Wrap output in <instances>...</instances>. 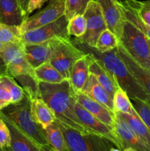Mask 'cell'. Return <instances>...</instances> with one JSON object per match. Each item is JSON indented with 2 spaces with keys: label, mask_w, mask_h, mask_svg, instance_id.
<instances>
[{
  "label": "cell",
  "mask_w": 150,
  "mask_h": 151,
  "mask_svg": "<svg viewBox=\"0 0 150 151\" xmlns=\"http://www.w3.org/2000/svg\"><path fill=\"white\" fill-rule=\"evenodd\" d=\"M136 8L141 19L150 27V0L146 1H137Z\"/></svg>",
  "instance_id": "e575fe53"
},
{
  "label": "cell",
  "mask_w": 150,
  "mask_h": 151,
  "mask_svg": "<svg viewBox=\"0 0 150 151\" xmlns=\"http://www.w3.org/2000/svg\"><path fill=\"white\" fill-rule=\"evenodd\" d=\"M3 74H0V111L12 103V97L3 79Z\"/></svg>",
  "instance_id": "836d02e7"
},
{
  "label": "cell",
  "mask_w": 150,
  "mask_h": 151,
  "mask_svg": "<svg viewBox=\"0 0 150 151\" xmlns=\"http://www.w3.org/2000/svg\"><path fill=\"white\" fill-rule=\"evenodd\" d=\"M68 22L66 16H63L51 23L24 32L21 35V40L27 44H40L54 38H70L67 29Z\"/></svg>",
  "instance_id": "ba28073f"
},
{
  "label": "cell",
  "mask_w": 150,
  "mask_h": 151,
  "mask_svg": "<svg viewBox=\"0 0 150 151\" xmlns=\"http://www.w3.org/2000/svg\"><path fill=\"white\" fill-rule=\"evenodd\" d=\"M137 0H133L132 2H126L120 5L123 10L126 21L129 22L137 29L143 32L149 39H150V27L141 19L136 8Z\"/></svg>",
  "instance_id": "603a6c76"
},
{
  "label": "cell",
  "mask_w": 150,
  "mask_h": 151,
  "mask_svg": "<svg viewBox=\"0 0 150 151\" xmlns=\"http://www.w3.org/2000/svg\"><path fill=\"white\" fill-rule=\"evenodd\" d=\"M39 97L49 106L57 119L73 129L88 133L75 114V91L69 80L54 84L39 82Z\"/></svg>",
  "instance_id": "7a4b0ae2"
},
{
  "label": "cell",
  "mask_w": 150,
  "mask_h": 151,
  "mask_svg": "<svg viewBox=\"0 0 150 151\" xmlns=\"http://www.w3.org/2000/svg\"><path fill=\"white\" fill-rule=\"evenodd\" d=\"M20 28L19 26L6 24L0 23V42L2 44L9 43L18 42L21 40Z\"/></svg>",
  "instance_id": "f546056e"
},
{
  "label": "cell",
  "mask_w": 150,
  "mask_h": 151,
  "mask_svg": "<svg viewBox=\"0 0 150 151\" xmlns=\"http://www.w3.org/2000/svg\"><path fill=\"white\" fill-rule=\"evenodd\" d=\"M100 4L107 29L113 32L120 40L126 19L120 3L116 0H96Z\"/></svg>",
  "instance_id": "8fae6325"
},
{
  "label": "cell",
  "mask_w": 150,
  "mask_h": 151,
  "mask_svg": "<svg viewBox=\"0 0 150 151\" xmlns=\"http://www.w3.org/2000/svg\"><path fill=\"white\" fill-rule=\"evenodd\" d=\"M86 21V31L82 37L74 38L78 41L89 47H95L100 34L107 29L100 4L96 0H91L83 13Z\"/></svg>",
  "instance_id": "52a82bcc"
},
{
  "label": "cell",
  "mask_w": 150,
  "mask_h": 151,
  "mask_svg": "<svg viewBox=\"0 0 150 151\" xmlns=\"http://www.w3.org/2000/svg\"><path fill=\"white\" fill-rule=\"evenodd\" d=\"M24 54L31 66L36 69L49 61L51 55V40L40 44H24Z\"/></svg>",
  "instance_id": "d6986e66"
},
{
  "label": "cell",
  "mask_w": 150,
  "mask_h": 151,
  "mask_svg": "<svg viewBox=\"0 0 150 151\" xmlns=\"http://www.w3.org/2000/svg\"><path fill=\"white\" fill-rule=\"evenodd\" d=\"M47 1L48 0H29L27 8L28 17H29V14H31L32 12H34V10L41 8L43 4Z\"/></svg>",
  "instance_id": "d590c367"
},
{
  "label": "cell",
  "mask_w": 150,
  "mask_h": 151,
  "mask_svg": "<svg viewBox=\"0 0 150 151\" xmlns=\"http://www.w3.org/2000/svg\"><path fill=\"white\" fill-rule=\"evenodd\" d=\"M0 151H4V150H2V149H1V147H0Z\"/></svg>",
  "instance_id": "7bdbcfd3"
},
{
  "label": "cell",
  "mask_w": 150,
  "mask_h": 151,
  "mask_svg": "<svg viewBox=\"0 0 150 151\" xmlns=\"http://www.w3.org/2000/svg\"><path fill=\"white\" fill-rule=\"evenodd\" d=\"M46 7L28 17L19 27L21 34L41 27L54 22L65 13V1L63 0H48Z\"/></svg>",
  "instance_id": "9c48e42d"
},
{
  "label": "cell",
  "mask_w": 150,
  "mask_h": 151,
  "mask_svg": "<svg viewBox=\"0 0 150 151\" xmlns=\"http://www.w3.org/2000/svg\"><path fill=\"white\" fill-rule=\"evenodd\" d=\"M71 41L81 51L91 54L100 64L102 65L114 78L119 88L127 94L129 99L138 98L145 100L149 97L145 90L132 76L124 62L121 60L118 53L117 48L111 51L101 52L95 47H89L84 43L78 41L75 38L71 40Z\"/></svg>",
  "instance_id": "6da1fadb"
},
{
  "label": "cell",
  "mask_w": 150,
  "mask_h": 151,
  "mask_svg": "<svg viewBox=\"0 0 150 151\" xmlns=\"http://www.w3.org/2000/svg\"><path fill=\"white\" fill-rule=\"evenodd\" d=\"M116 1L118 2L121 3V4H123V3H126V2H132L133 0H116Z\"/></svg>",
  "instance_id": "f35d334b"
},
{
  "label": "cell",
  "mask_w": 150,
  "mask_h": 151,
  "mask_svg": "<svg viewBox=\"0 0 150 151\" xmlns=\"http://www.w3.org/2000/svg\"><path fill=\"white\" fill-rule=\"evenodd\" d=\"M75 99L89 113L113 130L116 119L115 113L82 92L75 93Z\"/></svg>",
  "instance_id": "4fadbf2b"
},
{
  "label": "cell",
  "mask_w": 150,
  "mask_h": 151,
  "mask_svg": "<svg viewBox=\"0 0 150 151\" xmlns=\"http://www.w3.org/2000/svg\"><path fill=\"white\" fill-rule=\"evenodd\" d=\"M55 121L61 129L71 151H110L113 146H116L104 137L80 132L58 119H56Z\"/></svg>",
  "instance_id": "8992f818"
},
{
  "label": "cell",
  "mask_w": 150,
  "mask_h": 151,
  "mask_svg": "<svg viewBox=\"0 0 150 151\" xmlns=\"http://www.w3.org/2000/svg\"><path fill=\"white\" fill-rule=\"evenodd\" d=\"M0 116L5 122L8 127L11 137V151H41V147L21 130L19 129L16 124L7 116L0 111Z\"/></svg>",
  "instance_id": "5bb4252c"
},
{
  "label": "cell",
  "mask_w": 150,
  "mask_h": 151,
  "mask_svg": "<svg viewBox=\"0 0 150 151\" xmlns=\"http://www.w3.org/2000/svg\"><path fill=\"white\" fill-rule=\"evenodd\" d=\"M113 131L120 142L121 150L131 149L135 151H150L132 128L117 116H116Z\"/></svg>",
  "instance_id": "7c38bea8"
},
{
  "label": "cell",
  "mask_w": 150,
  "mask_h": 151,
  "mask_svg": "<svg viewBox=\"0 0 150 151\" xmlns=\"http://www.w3.org/2000/svg\"><path fill=\"white\" fill-rule=\"evenodd\" d=\"M68 33L70 36L79 38L86 31V21L83 14H78L71 18L68 22Z\"/></svg>",
  "instance_id": "f1b7e54d"
},
{
  "label": "cell",
  "mask_w": 150,
  "mask_h": 151,
  "mask_svg": "<svg viewBox=\"0 0 150 151\" xmlns=\"http://www.w3.org/2000/svg\"><path fill=\"white\" fill-rule=\"evenodd\" d=\"M63 1H65V0H63Z\"/></svg>",
  "instance_id": "f6af8a7d"
},
{
  "label": "cell",
  "mask_w": 150,
  "mask_h": 151,
  "mask_svg": "<svg viewBox=\"0 0 150 151\" xmlns=\"http://www.w3.org/2000/svg\"><path fill=\"white\" fill-rule=\"evenodd\" d=\"M35 74L39 82L46 83H60L66 80L49 62L43 63L35 69Z\"/></svg>",
  "instance_id": "484cf974"
},
{
  "label": "cell",
  "mask_w": 150,
  "mask_h": 151,
  "mask_svg": "<svg viewBox=\"0 0 150 151\" xmlns=\"http://www.w3.org/2000/svg\"><path fill=\"white\" fill-rule=\"evenodd\" d=\"M6 74L13 78L24 75L35 77V69L26 60L25 54L18 56L6 65Z\"/></svg>",
  "instance_id": "d4e9b609"
},
{
  "label": "cell",
  "mask_w": 150,
  "mask_h": 151,
  "mask_svg": "<svg viewBox=\"0 0 150 151\" xmlns=\"http://www.w3.org/2000/svg\"><path fill=\"white\" fill-rule=\"evenodd\" d=\"M3 46H4V44H2L1 42H0V51H1V50L2 49Z\"/></svg>",
  "instance_id": "60d3db41"
},
{
  "label": "cell",
  "mask_w": 150,
  "mask_h": 151,
  "mask_svg": "<svg viewBox=\"0 0 150 151\" xmlns=\"http://www.w3.org/2000/svg\"><path fill=\"white\" fill-rule=\"evenodd\" d=\"M113 101L115 111L129 114H132L135 111L127 94L121 88H119L116 91Z\"/></svg>",
  "instance_id": "83f0119b"
},
{
  "label": "cell",
  "mask_w": 150,
  "mask_h": 151,
  "mask_svg": "<svg viewBox=\"0 0 150 151\" xmlns=\"http://www.w3.org/2000/svg\"><path fill=\"white\" fill-rule=\"evenodd\" d=\"M85 55L86 53L73 44L71 38H54L51 40V55L49 62L66 79L69 80L74 63Z\"/></svg>",
  "instance_id": "277c9868"
},
{
  "label": "cell",
  "mask_w": 150,
  "mask_h": 151,
  "mask_svg": "<svg viewBox=\"0 0 150 151\" xmlns=\"http://www.w3.org/2000/svg\"><path fill=\"white\" fill-rule=\"evenodd\" d=\"M94 58L89 53L78 59L72 66L69 81L75 93L81 92L89 78L90 66L94 61Z\"/></svg>",
  "instance_id": "9a60e30c"
},
{
  "label": "cell",
  "mask_w": 150,
  "mask_h": 151,
  "mask_svg": "<svg viewBox=\"0 0 150 151\" xmlns=\"http://www.w3.org/2000/svg\"><path fill=\"white\" fill-rule=\"evenodd\" d=\"M39 146L49 145L43 129L35 122L31 113V98L25 93L20 102L11 103L0 111Z\"/></svg>",
  "instance_id": "3957f363"
},
{
  "label": "cell",
  "mask_w": 150,
  "mask_h": 151,
  "mask_svg": "<svg viewBox=\"0 0 150 151\" xmlns=\"http://www.w3.org/2000/svg\"><path fill=\"white\" fill-rule=\"evenodd\" d=\"M81 92L115 113L113 99L109 95L107 91L101 86L93 74L90 73L89 78Z\"/></svg>",
  "instance_id": "ac0fdd59"
},
{
  "label": "cell",
  "mask_w": 150,
  "mask_h": 151,
  "mask_svg": "<svg viewBox=\"0 0 150 151\" xmlns=\"http://www.w3.org/2000/svg\"><path fill=\"white\" fill-rule=\"evenodd\" d=\"M43 131L49 145L54 151H71L64 135L56 121Z\"/></svg>",
  "instance_id": "cb8c5ba5"
},
{
  "label": "cell",
  "mask_w": 150,
  "mask_h": 151,
  "mask_svg": "<svg viewBox=\"0 0 150 151\" xmlns=\"http://www.w3.org/2000/svg\"><path fill=\"white\" fill-rule=\"evenodd\" d=\"M119 44L120 41L118 37L110 29H106L100 34L95 48L101 52H106L117 48Z\"/></svg>",
  "instance_id": "4316f807"
},
{
  "label": "cell",
  "mask_w": 150,
  "mask_h": 151,
  "mask_svg": "<svg viewBox=\"0 0 150 151\" xmlns=\"http://www.w3.org/2000/svg\"><path fill=\"white\" fill-rule=\"evenodd\" d=\"M4 151H11L10 150H4Z\"/></svg>",
  "instance_id": "ee69618b"
},
{
  "label": "cell",
  "mask_w": 150,
  "mask_h": 151,
  "mask_svg": "<svg viewBox=\"0 0 150 151\" xmlns=\"http://www.w3.org/2000/svg\"><path fill=\"white\" fill-rule=\"evenodd\" d=\"M120 44L138 64L150 71V55L148 38L134 25L126 21Z\"/></svg>",
  "instance_id": "5b68a950"
},
{
  "label": "cell",
  "mask_w": 150,
  "mask_h": 151,
  "mask_svg": "<svg viewBox=\"0 0 150 151\" xmlns=\"http://www.w3.org/2000/svg\"><path fill=\"white\" fill-rule=\"evenodd\" d=\"M117 49L118 53L121 60L124 62L132 76L145 90L150 98V71L140 66L135 60L131 58V56L126 52V50L121 44H119Z\"/></svg>",
  "instance_id": "2e32d148"
},
{
  "label": "cell",
  "mask_w": 150,
  "mask_h": 151,
  "mask_svg": "<svg viewBox=\"0 0 150 151\" xmlns=\"http://www.w3.org/2000/svg\"><path fill=\"white\" fill-rule=\"evenodd\" d=\"M91 0H65V13L68 20L78 14H83Z\"/></svg>",
  "instance_id": "1f68e13d"
},
{
  "label": "cell",
  "mask_w": 150,
  "mask_h": 151,
  "mask_svg": "<svg viewBox=\"0 0 150 151\" xmlns=\"http://www.w3.org/2000/svg\"><path fill=\"white\" fill-rule=\"evenodd\" d=\"M131 103L135 109V111L141 117L150 131V98L141 100V99H130Z\"/></svg>",
  "instance_id": "4dcf8cb0"
},
{
  "label": "cell",
  "mask_w": 150,
  "mask_h": 151,
  "mask_svg": "<svg viewBox=\"0 0 150 151\" xmlns=\"http://www.w3.org/2000/svg\"><path fill=\"white\" fill-rule=\"evenodd\" d=\"M89 72L95 76L101 86L107 91L111 98L113 99L115 92L119 86L114 78L107 72V69L95 59L90 66Z\"/></svg>",
  "instance_id": "7402d4cb"
},
{
  "label": "cell",
  "mask_w": 150,
  "mask_h": 151,
  "mask_svg": "<svg viewBox=\"0 0 150 151\" xmlns=\"http://www.w3.org/2000/svg\"><path fill=\"white\" fill-rule=\"evenodd\" d=\"M110 151H121V150H120V149H119V147H116V146H113V147L110 149Z\"/></svg>",
  "instance_id": "ab89813d"
},
{
  "label": "cell",
  "mask_w": 150,
  "mask_h": 151,
  "mask_svg": "<svg viewBox=\"0 0 150 151\" xmlns=\"http://www.w3.org/2000/svg\"><path fill=\"white\" fill-rule=\"evenodd\" d=\"M31 113L34 120L43 130L50 126L57 119L53 111L41 97L31 99Z\"/></svg>",
  "instance_id": "ffe728a7"
},
{
  "label": "cell",
  "mask_w": 150,
  "mask_h": 151,
  "mask_svg": "<svg viewBox=\"0 0 150 151\" xmlns=\"http://www.w3.org/2000/svg\"><path fill=\"white\" fill-rule=\"evenodd\" d=\"M75 114L85 131L90 134L104 137L114 143L121 150V145L114 131L91 114L76 101L74 104Z\"/></svg>",
  "instance_id": "30bf717a"
},
{
  "label": "cell",
  "mask_w": 150,
  "mask_h": 151,
  "mask_svg": "<svg viewBox=\"0 0 150 151\" xmlns=\"http://www.w3.org/2000/svg\"><path fill=\"white\" fill-rule=\"evenodd\" d=\"M115 114L120 119H123L132 128L138 138L150 150V131L145 123L143 122L141 117L138 116L137 112L135 111L132 114H129L115 111Z\"/></svg>",
  "instance_id": "44dd1931"
},
{
  "label": "cell",
  "mask_w": 150,
  "mask_h": 151,
  "mask_svg": "<svg viewBox=\"0 0 150 151\" xmlns=\"http://www.w3.org/2000/svg\"><path fill=\"white\" fill-rule=\"evenodd\" d=\"M40 147H41V151H54L49 145L40 146Z\"/></svg>",
  "instance_id": "74e56055"
},
{
  "label": "cell",
  "mask_w": 150,
  "mask_h": 151,
  "mask_svg": "<svg viewBox=\"0 0 150 151\" xmlns=\"http://www.w3.org/2000/svg\"><path fill=\"white\" fill-rule=\"evenodd\" d=\"M148 43H149V55H150V39L148 38Z\"/></svg>",
  "instance_id": "b9f144b4"
},
{
  "label": "cell",
  "mask_w": 150,
  "mask_h": 151,
  "mask_svg": "<svg viewBox=\"0 0 150 151\" xmlns=\"http://www.w3.org/2000/svg\"><path fill=\"white\" fill-rule=\"evenodd\" d=\"M26 19L18 0H0V23L20 27Z\"/></svg>",
  "instance_id": "e0dca14e"
},
{
  "label": "cell",
  "mask_w": 150,
  "mask_h": 151,
  "mask_svg": "<svg viewBox=\"0 0 150 151\" xmlns=\"http://www.w3.org/2000/svg\"><path fill=\"white\" fill-rule=\"evenodd\" d=\"M11 137L10 132L2 118L0 116V147L3 150H10Z\"/></svg>",
  "instance_id": "d6a6232c"
},
{
  "label": "cell",
  "mask_w": 150,
  "mask_h": 151,
  "mask_svg": "<svg viewBox=\"0 0 150 151\" xmlns=\"http://www.w3.org/2000/svg\"><path fill=\"white\" fill-rule=\"evenodd\" d=\"M19 2V4H20L22 10L24 12V14L26 16V19L28 18L27 15V8H28V4H29V0H18Z\"/></svg>",
  "instance_id": "8d00e7d4"
}]
</instances>
